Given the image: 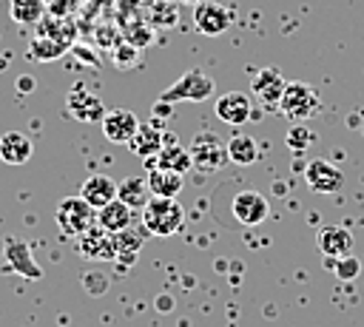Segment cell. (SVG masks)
I'll return each instance as SVG.
<instances>
[{
    "instance_id": "obj_6",
    "label": "cell",
    "mask_w": 364,
    "mask_h": 327,
    "mask_svg": "<svg viewBox=\"0 0 364 327\" xmlns=\"http://www.w3.org/2000/svg\"><path fill=\"white\" fill-rule=\"evenodd\" d=\"M233 14L228 6H222L219 0H199L193 6V28L205 37H219L230 28Z\"/></svg>"
},
{
    "instance_id": "obj_31",
    "label": "cell",
    "mask_w": 364,
    "mask_h": 327,
    "mask_svg": "<svg viewBox=\"0 0 364 327\" xmlns=\"http://www.w3.org/2000/svg\"><path fill=\"white\" fill-rule=\"evenodd\" d=\"M310 142H313V134H310L307 128H301V125L290 128V134H287V145H290L293 151H304Z\"/></svg>"
},
{
    "instance_id": "obj_14",
    "label": "cell",
    "mask_w": 364,
    "mask_h": 327,
    "mask_svg": "<svg viewBox=\"0 0 364 327\" xmlns=\"http://www.w3.org/2000/svg\"><path fill=\"white\" fill-rule=\"evenodd\" d=\"M213 111L228 125H245L250 119V114H253V102H250V97L245 91H228V94L216 97Z\"/></svg>"
},
{
    "instance_id": "obj_19",
    "label": "cell",
    "mask_w": 364,
    "mask_h": 327,
    "mask_svg": "<svg viewBox=\"0 0 364 327\" xmlns=\"http://www.w3.org/2000/svg\"><path fill=\"white\" fill-rule=\"evenodd\" d=\"M117 199L125 202L131 210H142L151 202V188L145 176H125L122 182H117Z\"/></svg>"
},
{
    "instance_id": "obj_28",
    "label": "cell",
    "mask_w": 364,
    "mask_h": 327,
    "mask_svg": "<svg viewBox=\"0 0 364 327\" xmlns=\"http://www.w3.org/2000/svg\"><path fill=\"white\" fill-rule=\"evenodd\" d=\"M125 40H128L131 45H136V48H145V45L154 43V26H151L148 20H136V23H131V26L125 28Z\"/></svg>"
},
{
    "instance_id": "obj_32",
    "label": "cell",
    "mask_w": 364,
    "mask_h": 327,
    "mask_svg": "<svg viewBox=\"0 0 364 327\" xmlns=\"http://www.w3.org/2000/svg\"><path fill=\"white\" fill-rule=\"evenodd\" d=\"M31 88H34V80H31L28 74H23V77H20V91H23V94H28Z\"/></svg>"
},
{
    "instance_id": "obj_16",
    "label": "cell",
    "mask_w": 364,
    "mask_h": 327,
    "mask_svg": "<svg viewBox=\"0 0 364 327\" xmlns=\"http://www.w3.org/2000/svg\"><path fill=\"white\" fill-rule=\"evenodd\" d=\"M145 162H148V168H165V171H176V173H182V176L193 168L188 148H182V145L176 142V136H168V134H165L162 151H159L154 159H145Z\"/></svg>"
},
{
    "instance_id": "obj_22",
    "label": "cell",
    "mask_w": 364,
    "mask_h": 327,
    "mask_svg": "<svg viewBox=\"0 0 364 327\" xmlns=\"http://www.w3.org/2000/svg\"><path fill=\"white\" fill-rule=\"evenodd\" d=\"M131 213H134V210H131L125 202L114 199V202L97 208V225H102L108 233H117V230H125V227L134 225V216H131Z\"/></svg>"
},
{
    "instance_id": "obj_7",
    "label": "cell",
    "mask_w": 364,
    "mask_h": 327,
    "mask_svg": "<svg viewBox=\"0 0 364 327\" xmlns=\"http://www.w3.org/2000/svg\"><path fill=\"white\" fill-rule=\"evenodd\" d=\"M77 253L88 262H111L117 259V247H114V233H108L102 225H91L88 230H82L77 236Z\"/></svg>"
},
{
    "instance_id": "obj_33",
    "label": "cell",
    "mask_w": 364,
    "mask_h": 327,
    "mask_svg": "<svg viewBox=\"0 0 364 327\" xmlns=\"http://www.w3.org/2000/svg\"><path fill=\"white\" fill-rule=\"evenodd\" d=\"M182 3H191V6H196V3H199V0H182Z\"/></svg>"
},
{
    "instance_id": "obj_10",
    "label": "cell",
    "mask_w": 364,
    "mask_h": 327,
    "mask_svg": "<svg viewBox=\"0 0 364 327\" xmlns=\"http://www.w3.org/2000/svg\"><path fill=\"white\" fill-rule=\"evenodd\" d=\"M65 105H68V114H71L74 119H80V122H102V117H105L102 100H100L94 91H88L82 82H77V85L68 91Z\"/></svg>"
},
{
    "instance_id": "obj_15",
    "label": "cell",
    "mask_w": 364,
    "mask_h": 327,
    "mask_svg": "<svg viewBox=\"0 0 364 327\" xmlns=\"http://www.w3.org/2000/svg\"><path fill=\"white\" fill-rule=\"evenodd\" d=\"M316 245L318 250L327 256V259H344V256H353V247H355V239L347 227L341 225H324L318 227L316 233Z\"/></svg>"
},
{
    "instance_id": "obj_26",
    "label": "cell",
    "mask_w": 364,
    "mask_h": 327,
    "mask_svg": "<svg viewBox=\"0 0 364 327\" xmlns=\"http://www.w3.org/2000/svg\"><path fill=\"white\" fill-rule=\"evenodd\" d=\"M148 14H151L148 23H151V26H159V28H171V26H176V20H179V9H176L173 0H154Z\"/></svg>"
},
{
    "instance_id": "obj_24",
    "label": "cell",
    "mask_w": 364,
    "mask_h": 327,
    "mask_svg": "<svg viewBox=\"0 0 364 327\" xmlns=\"http://www.w3.org/2000/svg\"><path fill=\"white\" fill-rule=\"evenodd\" d=\"M114 247H117V262L119 264H134L136 262V253L142 247V233L131 225L125 230H117L114 233Z\"/></svg>"
},
{
    "instance_id": "obj_2",
    "label": "cell",
    "mask_w": 364,
    "mask_h": 327,
    "mask_svg": "<svg viewBox=\"0 0 364 327\" xmlns=\"http://www.w3.org/2000/svg\"><path fill=\"white\" fill-rule=\"evenodd\" d=\"M318 108H321V100H318V91H316L310 82L296 80V82H287V85H284V94H282V100H279V111H282L287 119L304 122V119L316 117Z\"/></svg>"
},
{
    "instance_id": "obj_12",
    "label": "cell",
    "mask_w": 364,
    "mask_h": 327,
    "mask_svg": "<svg viewBox=\"0 0 364 327\" xmlns=\"http://www.w3.org/2000/svg\"><path fill=\"white\" fill-rule=\"evenodd\" d=\"M100 125H102L105 139H111V142H117V145H128L131 136H134L136 128H139V119H136V114L128 111V108H108Z\"/></svg>"
},
{
    "instance_id": "obj_17",
    "label": "cell",
    "mask_w": 364,
    "mask_h": 327,
    "mask_svg": "<svg viewBox=\"0 0 364 327\" xmlns=\"http://www.w3.org/2000/svg\"><path fill=\"white\" fill-rule=\"evenodd\" d=\"M162 145H165V131H162L159 125H154V122H148V125L139 122L136 134H134L131 142H128L131 154L139 156V159H154V156L162 151Z\"/></svg>"
},
{
    "instance_id": "obj_23",
    "label": "cell",
    "mask_w": 364,
    "mask_h": 327,
    "mask_svg": "<svg viewBox=\"0 0 364 327\" xmlns=\"http://www.w3.org/2000/svg\"><path fill=\"white\" fill-rule=\"evenodd\" d=\"M228 159L233 165H253L259 159V145L250 134H233L228 139Z\"/></svg>"
},
{
    "instance_id": "obj_3",
    "label": "cell",
    "mask_w": 364,
    "mask_h": 327,
    "mask_svg": "<svg viewBox=\"0 0 364 327\" xmlns=\"http://www.w3.org/2000/svg\"><path fill=\"white\" fill-rule=\"evenodd\" d=\"M188 154H191V162L196 171L202 173H213L219 168H225L230 159H228V142H222L213 131H199L193 134L191 145H188Z\"/></svg>"
},
{
    "instance_id": "obj_29",
    "label": "cell",
    "mask_w": 364,
    "mask_h": 327,
    "mask_svg": "<svg viewBox=\"0 0 364 327\" xmlns=\"http://www.w3.org/2000/svg\"><path fill=\"white\" fill-rule=\"evenodd\" d=\"M139 54H142V48H136V45H131L128 40H122V43L114 48V65H117L119 71L136 68V65H139Z\"/></svg>"
},
{
    "instance_id": "obj_25",
    "label": "cell",
    "mask_w": 364,
    "mask_h": 327,
    "mask_svg": "<svg viewBox=\"0 0 364 327\" xmlns=\"http://www.w3.org/2000/svg\"><path fill=\"white\" fill-rule=\"evenodd\" d=\"M65 51H68V40H57V37H34L31 45H28V57L40 60V63L54 60V57H60Z\"/></svg>"
},
{
    "instance_id": "obj_18",
    "label": "cell",
    "mask_w": 364,
    "mask_h": 327,
    "mask_svg": "<svg viewBox=\"0 0 364 327\" xmlns=\"http://www.w3.org/2000/svg\"><path fill=\"white\" fill-rule=\"evenodd\" d=\"M80 196L97 210V208H102V205H108V202L117 199V182H114L111 176H105V173H91V176L82 182Z\"/></svg>"
},
{
    "instance_id": "obj_8",
    "label": "cell",
    "mask_w": 364,
    "mask_h": 327,
    "mask_svg": "<svg viewBox=\"0 0 364 327\" xmlns=\"http://www.w3.org/2000/svg\"><path fill=\"white\" fill-rule=\"evenodd\" d=\"M230 213L239 225L245 227H253V225H262L270 213V202L264 199V193L259 191H239L230 202Z\"/></svg>"
},
{
    "instance_id": "obj_20",
    "label": "cell",
    "mask_w": 364,
    "mask_h": 327,
    "mask_svg": "<svg viewBox=\"0 0 364 327\" xmlns=\"http://www.w3.org/2000/svg\"><path fill=\"white\" fill-rule=\"evenodd\" d=\"M0 159L6 165H23L31 159V139L20 131H6L0 136Z\"/></svg>"
},
{
    "instance_id": "obj_9",
    "label": "cell",
    "mask_w": 364,
    "mask_h": 327,
    "mask_svg": "<svg viewBox=\"0 0 364 327\" xmlns=\"http://www.w3.org/2000/svg\"><path fill=\"white\" fill-rule=\"evenodd\" d=\"M3 259H6V264H9L17 276H23V279H40V276H43V267H40V264L34 262V256H31V245H28L26 239H20V236H6Z\"/></svg>"
},
{
    "instance_id": "obj_5",
    "label": "cell",
    "mask_w": 364,
    "mask_h": 327,
    "mask_svg": "<svg viewBox=\"0 0 364 327\" xmlns=\"http://www.w3.org/2000/svg\"><path fill=\"white\" fill-rule=\"evenodd\" d=\"M54 219L65 236H80L82 230H88L97 222V210L82 196H65V199H60Z\"/></svg>"
},
{
    "instance_id": "obj_13",
    "label": "cell",
    "mask_w": 364,
    "mask_h": 327,
    "mask_svg": "<svg viewBox=\"0 0 364 327\" xmlns=\"http://www.w3.org/2000/svg\"><path fill=\"white\" fill-rule=\"evenodd\" d=\"M304 182L316 193H338L344 188V173L327 159H313L304 168Z\"/></svg>"
},
{
    "instance_id": "obj_30",
    "label": "cell",
    "mask_w": 364,
    "mask_h": 327,
    "mask_svg": "<svg viewBox=\"0 0 364 327\" xmlns=\"http://www.w3.org/2000/svg\"><path fill=\"white\" fill-rule=\"evenodd\" d=\"M333 262H336V264H333L336 276L344 279V282H350V279H355V276L361 273V264H358L355 256H344V259H333Z\"/></svg>"
},
{
    "instance_id": "obj_4",
    "label": "cell",
    "mask_w": 364,
    "mask_h": 327,
    "mask_svg": "<svg viewBox=\"0 0 364 327\" xmlns=\"http://www.w3.org/2000/svg\"><path fill=\"white\" fill-rule=\"evenodd\" d=\"M213 88H216V82H213L205 71L191 68V71H185L179 80H173V82L159 94V100H162V102H182V100H188V102H202V100H208V97L213 94Z\"/></svg>"
},
{
    "instance_id": "obj_27",
    "label": "cell",
    "mask_w": 364,
    "mask_h": 327,
    "mask_svg": "<svg viewBox=\"0 0 364 327\" xmlns=\"http://www.w3.org/2000/svg\"><path fill=\"white\" fill-rule=\"evenodd\" d=\"M40 14H43L40 0H11V17L17 23H37Z\"/></svg>"
},
{
    "instance_id": "obj_1",
    "label": "cell",
    "mask_w": 364,
    "mask_h": 327,
    "mask_svg": "<svg viewBox=\"0 0 364 327\" xmlns=\"http://www.w3.org/2000/svg\"><path fill=\"white\" fill-rule=\"evenodd\" d=\"M185 222V210L179 199H162L151 196V202L142 208V227L151 236H173Z\"/></svg>"
},
{
    "instance_id": "obj_21",
    "label": "cell",
    "mask_w": 364,
    "mask_h": 327,
    "mask_svg": "<svg viewBox=\"0 0 364 327\" xmlns=\"http://www.w3.org/2000/svg\"><path fill=\"white\" fill-rule=\"evenodd\" d=\"M148 188H151V196H162V199H176L185 179L182 173L176 171H165V168H151L148 171Z\"/></svg>"
},
{
    "instance_id": "obj_11",
    "label": "cell",
    "mask_w": 364,
    "mask_h": 327,
    "mask_svg": "<svg viewBox=\"0 0 364 327\" xmlns=\"http://www.w3.org/2000/svg\"><path fill=\"white\" fill-rule=\"evenodd\" d=\"M284 85H287V80L282 77V71L279 68H259L256 74H253V82H250V88H253V97L264 105V108H279V100H282V94H284Z\"/></svg>"
}]
</instances>
